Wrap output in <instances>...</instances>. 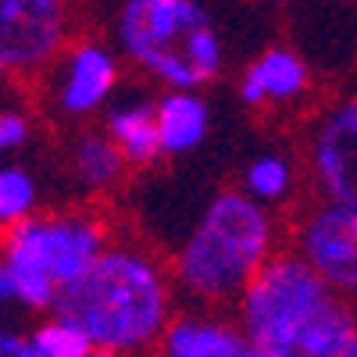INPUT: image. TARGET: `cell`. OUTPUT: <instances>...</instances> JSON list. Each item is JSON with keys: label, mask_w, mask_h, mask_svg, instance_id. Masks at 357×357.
<instances>
[{"label": "cell", "mask_w": 357, "mask_h": 357, "mask_svg": "<svg viewBox=\"0 0 357 357\" xmlns=\"http://www.w3.org/2000/svg\"><path fill=\"white\" fill-rule=\"evenodd\" d=\"M314 175L329 200L357 204V93L321 118L311 146Z\"/></svg>", "instance_id": "obj_8"}, {"label": "cell", "mask_w": 357, "mask_h": 357, "mask_svg": "<svg viewBox=\"0 0 357 357\" xmlns=\"http://www.w3.org/2000/svg\"><path fill=\"white\" fill-rule=\"evenodd\" d=\"M118 82V65L107 47L79 43L65 54V65L54 82V100L68 118L93 114Z\"/></svg>", "instance_id": "obj_9"}, {"label": "cell", "mask_w": 357, "mask_h": 357, "mask_svg": "<svg viewBox=\"0 0 357 357\" xmlns=\"http://www.w3.org/2000/svg\"><path fill=\"white\" fill-rule=\"evenodd\" d=\"M289 186H293V165L279 154H261L243 168V190L261 204L282 200Z\"/></svg>", "instance_id": "obj_15"}, {"label": "cell", "mask_w": 357, "mask_h": 357, "mask_svg": "<svg viewBox=\"0 0 357 357\" xmlns=\"http://www.w3.org/2000/svg\"><path fill=\"white\" fill-rule=\"evenodd\" d=\"M126 168V154L111 132H82L72 146V172L82 186L104 190Z\"/></svg>", "instance_id": "obj_14"}, {"label": "cell", "mask_w": 357, "mask_h": 357, "mask_svg": "<svg viewBox=\"0 0 357 357\" xmlns=\"http://www.w3.org/2000/svg\"><path fill=\"white\" fill-rule=\"evenodd\" d=\"M54 314L79 325L100 350L132 354L165 336L172 321V289L146 254L107 247L61 289Z\"/></svg>", "instance_id": "obj_2"}, {"label": "cell", "mask_w": 357, "mask_h": 357, "mask_svg": "<svg viewBox=\"0 0 357 357\" xmlns=\"http://www.w3.org/2000/svg\"><path fill=\"white\" fill-rule=\"evenodd\" d=\"M118 43L139 68L175 89H197L222 72L218 29L197 0H126Z\"/></svg>", "instance_id": "obj_5"}, {"label": "cell", "mask_w": 357, "mask_h": 357, "mask_svg": "<svg viewBox=\"0 0 357 357\" xmlns=\"http://www.w3.org/2000/svg\"><path fill=\"white\" fill-rule=\"evenodd\" d=\"M275 229L264 204L247 190L218 193L178 250L175 279L200 301H240L272 257Z\"/></svg>", "instance_id": "obj_3"}, {"label": "cell", "mask_w": 357, "mask_h": 357, "mask_svg": "<svg viewBox=\"0 0 357 357\" xmlns=\"http://www.w3.org/2000/svg\"><path fill=\"white\" fill-rule=\"evenodd\" d=\"M307 89V65L286 47H272L264 50L257 61L247 68L243 82H240V97L243 104L257 107L268 100H293Z\"/></svg>", "instance_id": "obj_11"}, {"label": "cell", "mask_w": 357, "mask_h": 357, "mask_svg": "<svg viewBox=\"0 0 357 357\" xmlns=\"http://www.w3.org/2000/svg\"><path fill=\"white\" fill-rule=\"evenodd\" d=\"M65 0H0V65L33 72L57 57L65 43Z\"/></svg>", "instance_id": "obj_7"}, {"label": "cell", "mask_w": 357, "mask_h": 357, "mask_svg": "<svg viewBox=\"0 0 357 357\" xmlns=\"http://www.w3.org/2000/svg\"><path fill=\"white\" fill-rule=\"evenodd\" d=\"M72 357H93V354H72Z\"/></svg>", "instance_id": "obj_19"}, {"label": "cell", "mask_w": 357, "mask_h": 357, "mask_svg": "<svg viewBox=\"0 0 357 357\" xmlns=\"http://www.w3.org/2000/svg\"><path fill=\"white\" fill-rule=\"evenodd\" d=\"M29 118L22 114V111H4L0 114V146H4V151H18V146H25L29 143Z\"/></svg>", "instance_id": "obj_17"}, {"label": "cell", "mask_w": 357, "mask_h": 357, "mask_svg": "<svg viewBox=\"0 0 357 357\" xmlns=\"http://www.w3.org/2000/svg\"><path fill=\"white\" fill-rule=\"evenodd\" d=\"M36 200H40V190L33 183V175L18 165H8L0 172V222L4 225H15L22 218H29L36 211Z\"/></svg>", "instance_id": "obj_16"}, {"label": "cell", "mask_w": 357, "mask_h": 357, "mask_svg": "<svg viewBox=\"0 0 357 357\" xmlns=\"http://www.w3.org/2000/svg\"><path fill=\"white\" fill-rule=\"evenodd\" d=\"M340 296L301 250L272 254L240 296V325L261 357H340L357 333Z\"/></svg>", "instance_id": "obj_1"}, {"label": "cell", "mask_w": 357, "mask_h": 357, "mask_svg": "<svg viewBox=\"0 0 357 357\" xmlns=\"http://www.w3.org/2000/svg\"><path fill=\"white\" fill-rule=\"evenodd\" d=\"M340 357H357V333L347 340V347H343V354H340Z\"/></svg>", "instance_id": "obj_18"}, {"label": "cell", "mask_w": 357, "mask_h": 357, "mask_svg": "<svg viewBox=\"0 0 357 357\" xmlns=\"http://www.w3.org/2000/svg\"><path fill=\"white\" fill-rule=\"evenodd\" d=\"M158 126H161L165 154H190L204 143L211 114H207V104L193 89H172L158 100Z\"/></svg>", "instance_id": "obj_12"}, {"label": "cell", "mask_w": 357, "mask_h": 357, "mask_svg": "<svg viewBox=\"0 0 357 357\" xmlns=\"http://www.w3.org/2000/svg\"><path fill=\"white\" fill-rule=\"evenodd\" d=\"M161 357H261L243 325L211 318H172L161 336Z\"/></svg>", "instance_id": "obj_10"}, {"label": "cell", "mask_w": 357, "mask_h": 357, "mask_svg": "<svg viewBox=\"0 0 357 357\" xmlns=\"http://www.w3.org/2000/svg\"><path fill=\"white\" fill-rule=\"evenodd\" d=\"M296 250L336 293L357 296V204H318L296 229Z\"/></svg>", "instance_id": "obj_6"}, {"label": "cell", "mask_w": 357, "mask_h": 357, "mask_svg": "<svg viewBox=\"0 0 357 357\" xmlns=\"http://www.w3.org/2000/svg\"><path fill=\"white\" fill-rule=\"evenodd\" d=\"M107 132L122 146L129 165H154L165 154L161 126H158V104H118L107 114Z\"/></svg>", "instance_id": "obj_13"}, {"label": "cell", "mask_w": 357, "mask_h": 357, "mask_svg": "<svg viewBox=\"0 0 357 357\" xmlns=\"http://www.w3.org/2000/svg\"><path fill=\"white\" fill-rule=\"evenodd\" d=\"M0 357H4V354H0Z\"/></svg>", "instance_id": "obj_20"}, {"label": "cell", "mask_w": 357, "mask_h": 357, "mask_svg": "<svg viewBox=\"0 0 357 357\" xmlns=\"http://www.w3.org/2000/svg\"><path fill=\"white\" fill-rule=\"evenodd\" d=\"M107 250V232L89 215H29L8 225L0 296L29 311H54L57 296Z\"/></svg>", "instance_id": "obj_4"}]
</instances>
